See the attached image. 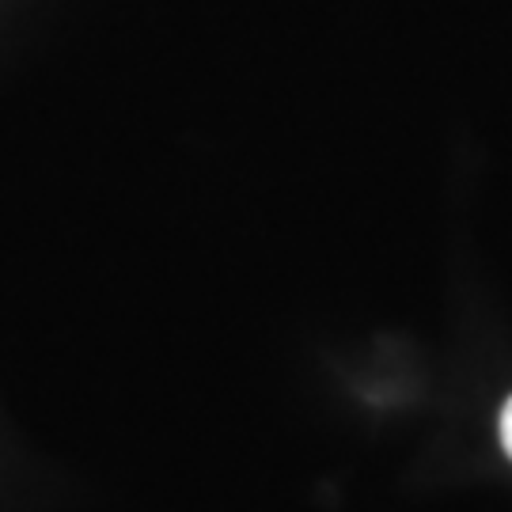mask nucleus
I'll list each match as a JSON object with an SVG mask.
<instances>
[{
	"instance_id": "obj_1",
	"label": "nucleus",
	"mask_w": 512,
	"mask_h": 512,
	"mask_svg": "<svg viewBox=\"0 0 512 512\" xmlns=\"http://www.w3.org/2000/svg\"><path fill=\"white\" fill-rule=\"evenodd\" d=\"M501 444H505V452H509V459H512V399L505 403V410H501Z\"/></svg>"
}]
</instances>
